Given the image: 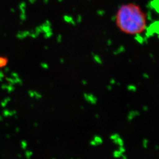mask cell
I'll list each match as a JSON object with an SVG mask.
<instances>
[{
  "label": "cell",
  "instance_id": "obj_2",
  "mask_svg": "<svg viewBox=\"0 0 159 159\" xmlns=\"http://www.w3.org/2000/svg\"><path fill=\"white\" fill-rule=\"evenodd\" d=\"M84 97L85 100L91 104H96L97 102V98L93 94H87L84 93Z\"/></svg>",
  "mask_w": 159,
  "mask_h": 159
},
{
  "label": "cell",
  "instance_id": "obj_18",
  "mask_svg": "<svg viewBox=\"0 0 159 159\" xmlns=\"http://www.w3.org/2000/svg\"><path fill=\"white\" fill-rule=\"evenodd\" d=\"M143 77L144 78H145L146 79H149V75H148V74H146V73H144V74H143Z\"/></svg>",
  "mask_w": 159,
  "mask_h": 159
},
{
  "label": "cell",
  "instance_id": "obj_21",
  "mask_svg": "<svg viewBox=\"0 0 159 159\" xmlns=\"http://www.w3.org/2000/svg\"><path fill=\"white\" fill-rule=\"evenodd\" d=\"M121 157L122 158V159H127V157L126 156H125V154H124V153L122 154V155H121Z\"/></svg>",
  "mask_w": 159,
  "mask_h": 159
},
{
  "label": "cell",
  "instance_id": "obj_23",
  "mask_svg": "<svg viewBox=\"0 0 159 159\" xmlns=\"http://www.w3.org/2000/svg\"><path fill=\"white\" fill-rule=\"evenodd\" d=\"M60 63L63 64V63H64V62H65V60H64L63 58H60Z\"/></svg>",
  "mask_w": 159,
  "mask_h": 159
},
{
  "label": "cell",
  "instance_id": "obj_26",
  "mask_svg": "<svg viewBox=\"0 0 159 159\" xmlns=\"http://www.w3.org/2000/svg\"><path fill=\"white\" fill-rule=\"evenodd\" d=\"M159 149V148H158V146H156V150H158Z\"/></svg>",
  "mask_w": 159,
  "mask_h": 159
},
{
  "label": "cell",
  "instance_id": "obj_27",
  "mask_svg": "<svg viewBox=\"0 0 159 159\" xmlns=\"http://www.w3.org/2000/svg\"><path fill=\"white\" fill-rule=\"evenodd\" d=\"M117 85H120V83H117Z\"/></svg>",
  "mask_w": 159,
  "mask_h": 159
},
{
  "label": "cell",
  "instance_id": "obj_17",
  "mask_svg": "<svg viewBox=\"0 0 159 159\" xmlns=\"http://www.w3.org/2000/svg\"><path fill=\"white\" fill-rule=\"evenodd\" d=\"M116 80L114 79H111L110 80V84H111V85H114V84H116Z\"/></svg>",
  "mask_w": 159,
  "mask_h": 159
},
{
  "label": "cell",
  "instance_id": "obj_24",
  "mask_svg": "<svg viewBox=\"0 0 159 159\" xmlns=\"http://www.w3.org/2000/svg\"><path fill=\"white\" fill-rule=\"evenodd\" d=\"M96 118H97V119H98V118H99V115L98 114H96Z\"/></svg>",
  "mask_w": 159,
  "mask_h": 159
},
{
  "label": "cell",
  "instance_id": "obj_14",
  "mask_svg": "<svg viewBox=\"0 0 159 159\" xmlns=\"http://www.w3.org/2000/svg\"><path fill=\"white\" fill-rule=\"evenodd\" d=\"M119 150L121 153H125V148H124V146H120L119 148Z\"/></svg>",
  "mask_w": 159,
  "mask_h": 159
},
{
  "label": "cell",
  "instance_id": "obj_7",
  "mask_svg": "<svg viewBox=\"0 0 159 159\" xmlns=\"http://www.w3.org/2000/svg\"><path fill=\"white\" fill-rule=\"evenodd\" d=\"M125 51V47L123 46H120L117 50L114 51L113 54L114 56H117V55L120 54H121V53H122V52H123Z\"/></svg>",
  "mask_w": 159,
  "mask_h": 159
},
{
  "label": "cell",
  "instance_id": "obj_5",
  "mask_svg": "<svg viewBox=\"0 0 159 159\" xmlns=\"http://www.w3.org/2000/svg\"><path fill=\"white\" fill-rule=\"evenodd\" d=\"M113 142L114 144H115L116 145H118L119 146H124V142H123V139H121L120 137L117 139L113 140Z\"/></svg>",
  "mask_w": 159,
  "mask_h": 159
},
{
  "label": "cell",
  "instance_id": "obj_3",
  "mask_svg": "<svg viewBox=\"0 0 159 159\" xmlns=\"http://www.w3.org/2000/svg\"><path fill=\"white\" fill-rule=\"evenodd\" d=\"M140 114L138 111H131L129 112V113L127 116V120L129 122H131L134 117L140 116Z\"/></svg>",
  "mask_w": 159,
  "mask_h": 159
},
{
  "label": "cell",
  "instance_id": "obj_1",
  "mask_svg": "<svg viewBox=\"0 0 159 159\" xmlns=\"http://www.w3.org/2000/svg\"><path fill=\"white\" fill-rule=\"evenodd\" d=\"M115 21L120 30L127 34H140L147 28L145 12L134 3L121 6L116 12Z\"/></svg>",
  "mask_w": 159,
  "mask_h": 159
},
{
  "label": "cell",
  "instance_id": "obj_16",
  "mask_svg": "<svg viewBox=\"0 0 159 159\" xmlns=\"http://www.w3.org/2000/svg\"><path fill=\"white\" fill-rule=\"evenodd\" d=\"M90 145L92 146H97L96 143V142H95L94 140H91V142H90Z\"/></svg>",
  "mask_w": 159,
  "mask_h": 159
},
{
  "label": "cell",
  "instance_id": "obj_9",
  "mask_svg": "<svg viewBox=\"0 0 159 159\" xmlns=\"http://www.w3.org/2000/svg\"><path fill=\"white\" fill-rule=\"evenodd\" d=\"M127 89L129 91H132V92H135L137 90L136 86L133 85V84H130V85H128Z\"/></svg>",
  "mask_w": 159,
  "mask_h": 159
},
{
  "label": "cell",
  "instance_id": "obj_25",
  "mask_svg": "<svg viewBox=\"0 0 159 159\" xmlns=\"http://www.w3.org/2000/svg\"><path fill=\"white\" fill-rule=\"evenodd\" d=\"M150 57H152V58H153V55L152 54H150Z\"/></svg>",
  "mask_w": 159,
  "mask_h": 159
},
{
  "label": "cell",
  "instance_id": "obj_13",
  "mask_svg": "<svg viewBox=\"0 0 159 159\" xmlns=\"http://www.w3.org/2000/svg\"><path fill=\"white\" fill-rule=\"evenodd\" d=\"M148 139H144L143 141V148H148Z\"/></svg>",
  "mask_w": 159,
  "mask_h": 159
},
{
  "label": "cell",
  "instance_id": "obj_19",
  "mask_svg": "<svg viewBox=\"0 0 159 159\" xmlns=\"http://www.w3.org/2000/svg\"><path fill=\"white\" fill-rule=\"evenodd\" d=\"M107 89L108 90H112V86L110 84V85H108L107 86Z\"/></svg>",
  "mask_w": 159,
  "mask_h": 159
},
{
  "label": "cell",
  "instance_id": "obj_12",
  "mask_svg": "<svg viewBox=\"0 0 159 159\" xmlns=\"http://www.w3.org/2000/svg\"><path fill=\"white\" fill-rule=\"evenodd\" d=\"M119 137L120 136L119 134L116 133V134H113L111 135L110 137V140H115V139H117V138H118V137Z\"/></svg>",
  "mask_w": 159,
  "mask_h": 159
},
{
  "label": "cell",
  "instance_id": "obj_6",
  "mask_svg": "<svg viewBox=\"0 0 159 159\" xmlns=\"http://www.w3.org/2000/svg\"><path fill=\"white\" fill-rule=\"evenodd\" d=\"M91 54H92V56H93V57L94 61H95L97 63H98V64H102V58H100V57L99 56H98V55H97V54H95L94 53H92Z\"/></svg>",
  "mask_w": 159,
  "mask_h": 159
},
{
  "label": "cell",
  "instance_id": "obj_11",
  "mask_svg": "<svg viewBox=\"0 0 159 159\" xmlns=\"http://www.w3.org/2000/svg\"><path fill=\"white\" fill-rule=\"evenodd\" d=\"M136 37H135V39H136L137 41L139 43L143 44V42H144V39L140 36V34H136Z\"/></svg>",
  "mask_w": 159,
  "mask_h": 159
},
{
  "label": "cell",
  "instance_id": "obj_20",
  "mask_svg": "<svg viewBox=\"0 0 159 159\" xmlns=\"http://www.w3.org/2000/svg\"><path fill=\"white\" fill-rule=\"evenodd\" d=\"M148 106H144V107H143V110L144 111H147L148 110Z\"/></svg>",
  "mask_w": 159,
  "mask_h": 159
},
{
  "label": "cell",
  "instance_id": "obj_28",
  "mask_svg": "<svg viewBox=\"0 0 159 159\" xmlns=\"http://www.w3.org/2000/svg\"><path fill=\"white\" fill-rule=\"evenodd\" d=\"M81 109H84V108H83V106H81Z\"/></svg>",
  "mask_w": 159,
  "mask_h": 159
},
{
  "label": "cell",
  "instance_id": "obj_10",
  "mask_svg": "<svg viewBox=\"0 0 159 159\" xmlns=\"http://www.w3.org/2000/svg\"><path fill=\"white\" fill-rule=\"evenodd\" d=\"M122 154L119 150H115L113 152V157L115 158H120L121 157Z\"/></svg>",
  "mask_w": 159,
  "mask_h": 159
},
{
  "label": "cell",
  "instance_id": "obj_4",
  "mask_svg": "<svg viewBox=\"0 0 159 159\" xmlns=\"http://www.w3.org/2000/svg\"><path fill=\"white\" fill-rule=\"evenodd\" d=\"M8 63V59L5 56H0V68H4Z\"/></svg>",
  "mask_w": 159,
  "mask_h": 159
},
{
  "label": "cell",
  "instance_id": "obj_15",
  "mask_svg": "<svg viewBox=\"0 0 159 159\" xmlns=\"http://www.w3.org/2000/svg\"><path fill=\"white\" fill-rule=\"evenodd\" d=\"M41 67L44 69H48V65L46 63H42L41 64Z\"/></svg>",
  "mask_w": 159,
  "mask_h": 159
},
{
  "label": "cell",
  "instance_id": "obj_8",
  "mask_svg": "<svg viewBox=\"0 0 159 159\" xmlns=\"http://www.w3.org/2000/svg\"><path fill=\"white\" fill-rule=\"evenodd\" d=\"M94 140L96 143L97 146L102 144V143H103V140H102V139L100 137L98 136H94Z\"/></svg>",
  "mask_w": 159,
  "mask_h": 159
},
{
  "label": "cell",
  "instance_id": "obj_22",
  "mask_svg": "<svg viewBox=\"0 0 159 159\" xmlns=\"http://www.w3.org/2000/svg\"><path fill=\"white\" fill-rule=\"evenodd\" d=\"M82 84H83V85H86L87 84V81L85 80H83L82 81Z\"/></svg>",
  "mask_w": 159,
  "mask_h": 159
}]
</instances>
